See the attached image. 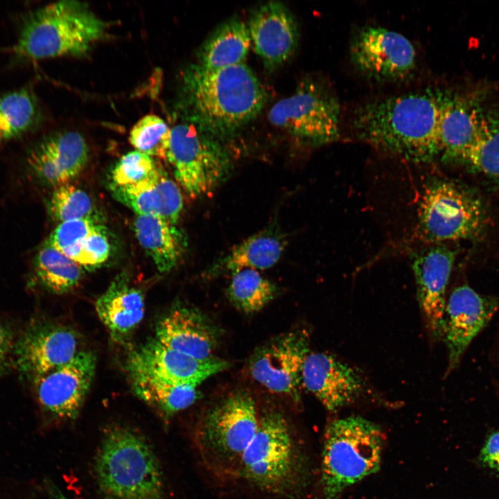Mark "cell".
Listing matches in <instances>:
<instances>
[{
  "mask_svg": "<svg viewBox=\"0 0 499 499\" xmlns=\"http://www.w3.org/2000/svg\"><path fill=\"white\" fill-rule=\"evenodd\" d=\"M96 313L112 338L128 340L143 318L144 296L125 273H121L96 301Z\"/></svg>",
  "mask_w": 499,
  "mask_h": 499,
  "instance_id": "cell-23",
  "label": "cell"
},
{
  "mask_svg": "<svg viewBox=\"0 0 499 499\" xmlns=\"http://www.w3.org/2000/svg\"><path fill=\"white\" fill-rule=\"evenodd\" d=\"M252 397L238 392L213 407L197 426L196 450L205 468L220 479L237 478L241 459L259 427Z\"/></svg>",
  "mask_w": 499,
  "mask_h": 499,
  "instance_id": "cell-7",
  "label": "cell"
},
{
  "mask_svg": "<svg viewBox=\"0 0 499 499\" xmlns=\"http://www.w3.org/2000/svg\"><path fill=\"white\" fill-rule=\"evenodd\" d=\"M94 472L105 499H167L164 473L148 439L122 425L107 427L97 450Z\"/></svg>",
  "mask_w": 499,
  "mask_h": 499,
  "instance_id": "cell-4",
  "label": "cell"
},
{
  "mask_svg": "<svg viewBox=\"0 0 499 499\" xmlns=\"http://www.w3.org/2000/svg\"><path fill=\"white\" fill-rule=\"evenodd\" d=\"M13 349L17 367L33 379L65 365L82 350L75 330L52 323L28 328Z\"/></svg>",
  "mask_w": 499,
  "mask_h": 499,
  "instance_id": "cell-15",
  "label": "cell"
},
{
  "mask_svg": "<svg viewBox=\"0 0 499 499\" xmlns=\"http://www.w3.org/2000/svg\"><path fill=\"white\" fill-rule=\"evenodd\" d=\"M251 40L247 24L231 17L220 24L200 46L196 64L217 69L244 63Z\"/></svg>",
  "mask_w": 499,
  "mask_h": 499,
  "instance_id": "cell-26",
  "label": "cell"
},
{
  "mask_svg": "<svg viewBox=\"0 0 499 499\" xmlns=\"http://www.w3.org/2000/svg\"><path fill=\"white\" fill-rule=\"evenodd\" d=\"M102 225L100 220L94 218L60 222L46 242L73 259L82 241Z\"/></svg>",
  "mask_w": 499,
  "mask_h": 499,
  "instance_id": "cell-35",
  "label": "cell"
},
{
  "mask_svg": "<svg viewBox=\"0 0 499 499\" xmlns=\"http://www.w3.org/2000/svg\"><path fill=\"white\" fill-rule=\"evenodd\" d=\"M166 160L176 182L192 199L211 193L231 166L222 141L186 121L171 128Z\"/></svg>",
  "mask_w": 499,
  "mask_h": 499,
  "instance_id": "cell-9",
  "label": "cell"
},
{
  "mask_svg": "<svg viewBox=\"0 0 499 499\" xmlns=\"http://www.w3.org/2000/svg\"><path fill=\"white\" fill-rule=\"evenodd\" d=\"M107 24L87 5L60 1L42 7L25 20L15 51L33 60L86 55L105 37Z\"/></svg>",
  "mask_w": 499,
  "mask_h": 499,
  "instance_id": "cell-5",
  "label": "cell"
},
{
  "mask_svg": "<svg viewBox=\"0 0 499 499\" xmlns=\"http://www.w3.org/2000/svg\"><path fill=\"white\" fill-rule=\"evenodd\" d=\"M444 91L426 89L371 100L353 113L361 140L414 163L441 155L439 122Z\"/></svg>",
  "mask_w": 499,
  "mask_h": 499,
  "instance_id": "cell-1",
  "label": "cell"
},
{
  "mask_svg": "<svg viewBox=\"0 0 499 499\" xmlns=\"http://www.w3.org/2000/svg\"><path fill=\"white\" fill-rule=\"evenodd\" d=\"M158 165L152 157L131 151L121 157L112 170L111 185L126 186L149 178Z\"/></svg>",
  "mask_w": 499,
  "mask_h": 499,
  "instance_id": "cell-36",
  "label": "cell"
},
{
  "mask_svg": "<svg viewBox=\"0 0 499 499\" xmlns=\"http://www.w3.org/2000/svg\"><path fill=\"white\" fill-rule=\"evenodd\" d=\"M130 377L133 390L138 397L166 419L189 408L200 397L197 385L148 376Z\"/></svg>",
  "mask_w": 499,
  "mask_h": 499,
  "instance_id": "cell-27",
  "label": "cell"
},
{
  "mask_svg": "<svg viewBox=\"0 0 499 499\" xmlns=\"http://www.w3.org/2000/svg\"><path fill=\"white\" fill-rule=\"evenodd\" d=\"M110 252V243L102 225L82 241L72 260L81 267L92 269L105 263Z\"/></svg>",
  "mask_w": 499,
  "mask_h": 499,
  "instance_id": "cell-37",
  "label": "cell"
},
{
  "mask_svg": "<svg viewBox=\"0 0 499 499\" xmlns=\"http://www.w3.org/2000/svg\"><path fill=\"white\" fill-rule=\"evenodd\" d=\"M156 170L149 178L137 184L126 186L110 184L113 197L134 211L137 216H160L161 198L155 182Z\"/></svg>",
  "mask_w": 499,
  "mask_h": 499,
  "instance_id": "cell-34",
  "label": "cell"
},
{
  "mask_svg": "<svg viewBox=\"0 0 499 499\" xmlns=\"http://www.w3.org/2000/svg\"><path fill=\"white\" fill-rule=\"evenodd\" d=\"M455 257V252L443 245L426 248L413 257L417 301L433 342L443 337L446 291Z\"/></svg>",
  "mask_w": 499,
  "mask_h": 499,
  "instance_id": "cell-17",
  "label": "cell"
},
{
  "mask_svg": "<svg viewBox=\"0 0 499 499\" xmlns=\"http://www.w3.org/2000/svg\"><path fill=\"white\" fill-rule=\"evenodd\" d=\"M182 83L179 103L186 121L220 141L253 121L266 103L264 87L245 63L217 69L194 63Z\"/></svg>",
  "mask_w": 499,
  "mask_h": 499,
  "instance_id": "cell-2",
  "label": "cell"
},
{
  "mask_svg": "<svg viewBox=\"0 0 499 499\" xmlns=\"http://www.w3.org/2000/svg\"><path fill=\"white\" fill-rule=\"evenodd\" d=\"M277 288L257 270L246 268L234 274L227 297L238 310L251 313L263 308L276 294Z\"/></svg>",
  "mask_w": 499,
  "mask_h": 499,
  "instance_id": "cell-29",
  "label": "cell"
},
{
  "mask_svg": "<svg viewBox=\"0 0 499 499\" xmlns=\"http://www.w3.org/2000/svg\"><path fill=\"white\" fill-rule=\"evenodd\" d=\"M464 162L478 172L499 180L498 119L486 115L480 138Z\"/></svg>",
  "mask_w": 499,
  "mask_h": 499,
  "instance_id": "cell-33",
  "label": "cell"
},
{
  "mask_svg": "<svg viewBox=\"0 0 499 499\" xmlns=\"http://www.w3.org/2000/svg\"><path fill=\"white\" fill-rule=\"evenodd\" d=\"M479 460L483 466L499 471V431L489 435L480 450Z\"/></svg>",
  "mask_w": 499,
  "mask_h": 499,
  "instance_id": "cell-39",
  "label": "cell"
},
{
  "mask_svg": "<svg viewBox=\"0 0 499 499\" xmlns=\"http://www.w3.org/2000/svg\"><path fill=\"white\" fill-rule=\"evenodd\" d=\"M268 119L297 141L310 146L340 137V105L327 85L315 78L304 79L290 96L277 102Z\"/></svg>",
  "mask_w": 499,
  "mask_h": 499,
  "instance_id": "cell-8",
  "label": "cell"
},
{
  "mask_svg": "<svg viewBox=\"0 0 499 499\" xmlns=\"http://www.w3.org/2000/svg\"><path fill=\"white\" fill-rule=\"evenodd\" d=\"M155 339L200 360L215 358V331L200 313L186 307H176L161 318L156 327Z\"/></svg>",
  "mask_w": 499,
  "mask_h": 499,
  "instance_id": "cell-22",
  "label": "cell"
},
{
  "mask_svg": "<svg viewBox=\"0 0 499 499\" xmlns=\"http://www.w3.org/2000/svg\"><path fill=\"white\" fill-rule=\"evenodd\" d=\"M49 211L60 223L82 218L100 220L89 195L69 183L55 188L50 197Z\"/></svg>",
  "mask_w": 499,
  "mask_h": 499,
  "instance_id": "cell-31",
  "label": "cell"
},
{
  "mask_svg": "<svg viewBox=\"0 0 499 499\" xmlns=\"http://www.w3.org/2000/svg\"><path fill=\"white\" fill-rule=\"evenodd\" d=\"M350 58L366 77L380 82L405 79L414 71L417 52L402 34L381 26H365L353 35Z\"/></svg>",
  "mask_w": 499,
  "mask_h": 499,
  "instance_id": "cell-11",
  "label": "cell"
},
{
  "mask_svg": "<svg viewBox=\"0 0 499 499\" xmlns=\"http://www.w3.org/2000/svg\"><path fill=\"white\" fill-rule=\"evenodd\" d=\"M486 216L481 201L460 186L433 180L425 188L418 210V233L427 242L466 240L483 231Z\"/></svg>",
  "mask_w": 499,
  "mask_h": 499,
  "instance_id": "cell-10",
  "label": "cell"
},
{
  "mask_svg": "<svg viewBox=\"0 0 499 499\" xmlns=\"http://www.w3.org/2000/svg\"><path fill=\"white\" fill-rule=\"evenodd\" d=\"M37 100L28 90L21 89L0 96V135L12 139L31 128L37 117Z\"/></svg>",
  "mask_w": 499,
  "mask_h": 499,
  "instance_id": "cell-30",
  "label": "cell"
},
{
  "mask_svg": "<svg viewBox=\"0 0 499 499\" xmlns=\"http://www.w3.org/2000/svg\"><path fill=\"white\" fill-rule=\"evenodd\" d=\"M52 499H68L60 491L54 489L52 491Z\"/></svg>",
  "mask_w": 499,
  "mask_h": 499,
  "instance_id": "cell-41",
  "label": "cell"
},
{
  "mask_svg": "<svg viewBox=\"0 0 499 499\" xmlns=\"http://www.w3.org/2000/svg\"><path fill=\"white\" fill-rule=\"evenodd\" d=\"M88 157L84 137L77 132L67 131L40 141L30 152L28 162L40 180L57 187L77 177L87 165Z\"/></svg>",
  "mask_w": 499,
  "mask_h": 499,
  "instance_id": "cell-20",
  "label": "cell"
},
{
  "mask_svg": "<svg viewBox=\"0 0 499 499\" xmlns=\"http://www.w3.org/2000/svg\"><path fill=\"white\" fill-rule=\"evenodd\" d=\"M485 116L466 98L444 91L439 122L442 159L464 162L480 138Z\"/></svg>",
  "mask_w": 499,
  "mask_h": 499,
  "instance_id": "cell-21",
  "label": "cell"
},
{
  "mask_svg": "<svg viewBox=\"0 0 499 499\" xmlns=\"http://www.w3.org/2000/svg\"><path fill=\"white\" fill-rule=\"evenodd\" d=\"M2 139H2L1 136L0 135V143H1V141Z\"/></svg>",
  "mask_w": 499,
  "mask_h": 499,
  "instance_id": "cell-42",
  "label": "cell"
},
{
  "mask_svg": "<svg viewBox=\"0 0 499 499\" xmlns=\"http://www.w3.org/2000/svg\"><path fill=\"white\" fill-rule=\"evenodd\" d=\"M247 27L254 50L269 71L283 65L297 50V21L289 8L280 1H270L254 8Z\"/></svg>",
  "mask_w": 499,
  "mask_h": 499,
  "instance_id": "cell-19",
  "label": "cell"
},
{
  "mask_svg": "<svg viewBox=\"0 0 499 499\" xmlns=\"http://www.w3.org/2000/svg\"><path fill=\"white\" fill-rule=\"evenodd\" d=\"M310 478L309 460L287 418L278 410L265 411L243 455L237 478L261 493L298 499L307 490Z\"/></svg>",
  "mask_w": 499,
  "mask_h": 499,
  "instance_id": "cell-3",
  "label": "cell"
},
{
  "mask_svg": "<svg viewBox=\"0 0 499 499\" xmlns=\"http://www.w3.org/2000/svg\"><path fill=\"white\" fill-rule=\"evenodd\" d=\"M385 437L381 428L360 416L331 422L321 459L323 499H337L348 487L378 471Z\"/></svg>",
  "mask_w": 499,
  "mask_h": 499,
  "instance_id": "cell-6",
  "label": "cell"
},
{
  "mask_svg": "<svg viewBox=\"0 0 499 499\" xmlns=\"http://www.w3.org/2000/svg\"><path fill=\"white\" fill-rule=\"evenodd\" d=\"M301 385L332 412L355 403L365 388L364 378L358 371L323 352L309 353L306 356Z\"/></svg>",
  "mask_w": 499,
  "mask_h": 499,
  "instance_id": "cell-18",
  "label": "cell"
},
{
  "mask_svg": "<svg viewBox=\"0 0 499 499\" xmlns=\"http://www.w3.org/2000/svg\"><path fill=\"white\" fill-rule=\"evenodd\" d=\"M287 245L283 232L270 225L234 246L212 265L210 274L234 273L246 268L265 270L274 265Z\"/></svg>",
  "mask_w": 499,
  "mask_h": 499,
  "instance_id": "cell-24",
  "label": "cell"
},
{
  "mask_svg": "<svg viewBox=\"0 0 499 499\" xmlns=\"http://www.w3.org/2000/svg\"><path fill=\"white\" fill-rule=\"evenodd\" d=\"M309 353L306 331L283 334L256 351L250 360V374L270 391L297 402L300 399L303 365Z\"/></svg>",
  "mask_w": 499,
  "mask_h": 499,
  "instance_id": "cell-12",
  "label": "cell"
},
{
  "mask_svg": "<svg viewBox=\"0 0 499 499\" xmlns=\"http://www.w3.org/2000/svg\"><path fill=\"white\" fill-rule=\"evenodd\" d=\"M13 347L12 332L0 322V375L4 371L8 355Z\"/></svg>",
  "mask_w": 499,
  "mask_h": 499,
  "instance_id": "cell-40",
  "label": "cell"
},
{
  "mask_svg": "<svg viewBox=\"0 0 499 499\" xmlns=\"http://www.w3.org/2000/svg\"><path fill=\"white\" fill-rule=\"evenodd\" d=\"M34 264L39 281L55 293L71 291L78 286L82 277L80 265L47 242L37 252Z\"/></svg>",
  "mask_w": 499,
  "mask_h": 499,
  "instance_id": "cell-28",
  "label": "cell"
},
{
  "mask_svg": "<svg viewBox=\"0 0 499 499\" xmlns=\"http://www.w3.org/2000/svg\"><path fill=\"white\" fill-rule=\"evenodd\" d=\"M155 182L161 198L160 217L173 225H176L184 207L180 186L159 166L155 173Z\"/></svg>",
  "mask_w": 499,
  "mask_h": 499,
  "instance_id": "cell-38",
  "label": "cell"
},
{
  "mask_svg": "<svg viewBox=\"0 0 499 499\" xmlns=\"http://www.w3.org/2000/svg\"><path fill=\"white\" fill-rule=\"evenodd\" d=\"M170 130L161 118L148 114L132 127L129 141L136 151L151 157L166 159Z\"/></svg>",
  "mask_w": 499,
  "mask_h": 499,
  "instance_id": "cell-32",
  "label": "cell"
},
{
  "mask_svg": "<svg viewBox=\"0 0 499 499\" xmlns=\"http://www.w3.org/2000/svg\"><path fill=\"white\" fill-rule=\"evenodd\" d=\"M134 229L140 245L160 272H168L177 265L186 240L175 225L159 216H137Z\"/></svg>",
  "mask_w": 499,
  "mask_h": 499,
  "instance_id": "cell-25",
  "label": "cell"
},
{
  "mask_svg": "<svg viewBox=\"0 0 499 499\" xmlns=\"http://www.w3.org/2000/svg\"><path fill=\"white\" fill-rule=\"evenodd\" d=\"M498 310L499 297L481 295L466 285L452 291L446 304L442 337L448 351L446 376L457 367L472 340Z\"/></svg>",
  "mask_w": 499,
  "mask_h": 499,
  "instance_id": "cell-14",
  "label": "cell"
},
{
  "mask_svg": "<svg viewBox=\"0 0 499 499\" xmlns=\"http://www.w3.org/2000/svg\"><path fill=\"white\" fill-rule=\"evenodd\" d=\"M96 366L94 353L82 349L65 365L33 379L43 409L62 421L76 419L91 385Z\"/></svg>",
  "mask_w": 499,
  "mask_h": 499,
  "instance_id": "cell-13",
  "label": "cell"
},
{
  "mask_svg": "<svg viewBox=\"0 0 499 499\" xmlns=\"http://www.w3.org/2000/svg\"><path fill=\"white\" fill-rule=\"evenodd\" d=\"M227 367V362L216 357L200 360L173 350L155 338L133 350L126 361L130 376H148L197 386Z\"/></svg>",
  "mask_w": 499,
  "mask_h": 499,
  "instance_id": "cell-16",
  "label": "cell"
}]
</instances>
